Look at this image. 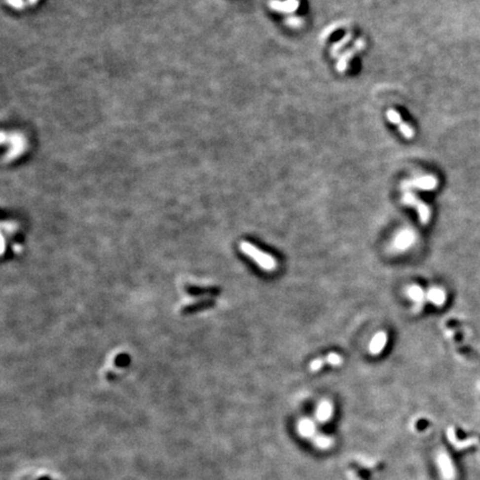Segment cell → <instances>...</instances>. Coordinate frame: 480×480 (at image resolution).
<instances>
[{
	"instance_id": "cell-1",
	"label": "cell",
	"mask_w": 480,
	"mask_h": 480,
	"mask_svg": "<svg viewBox=\"0 0 480 480\" xmlns=\"http://www.w3.org/2000/svg\"><path fill=\"white\" fill-rule=\"evenodd\" d=\"M240 248L245 255H247L248 257L252 258L253 260L256 263H258L263 270L272 271L277 268V261L275 260L274 257L261 252L260 249L255 247L254 245L249 243H241Z\"/></svg>"
},
{
	"instance_id": "cell-2",
	"label": "cell",
	"mask_w": 480,
	"mask_h": 480,
	"mask_svg": "<svg viewBox=\"0 0 480 480\" xmlns=\"http://www.w3.org/2000/svg\"><path fill=\"white\" fill-rule=\"evenodd\" d=\"M404 201L408 205L416 206L418 214H419V219H420L421 223H424V224L428 223L429 218H430V210H429L428 207H427L426 204H424V202H421L419 200H417L412 195H408V193L406 196H405Z\"/></svg>"
},
{
	"instance_id": "cell-3",
	"label": "cell",
	"mask_w": 480,
	"mask_h": 480,
	"mask_svg": "<svg viewBox=\"0 0 480 480\" xmlns=\"http://www.w3.org/2000/svg\"><path fill=\"white\" fill-rule=\"evenodd\" d=\"M415 238V233L411 230L406 229V230L400 231L395 238V247L398 250H406L413 244Z\"/></svg>"
},
{
	"instance_id": "cell-4",
	"label": "cell",
	"mask_w": 480,
	"mask_h": 480,
	"mask_svg": "<svg viewBox=\"0 0 480 480\" xmlns=\"http://www.w3.org/2000/svg\"><path fill=\"white\" fill-rule=\"evenodd\" d=\"M387 340H388V336H387V333L385 332H378L376 336L372 338L370 345H369V351H370V354L373 356L379 355L380 352L384 350Z\"/></svg>"
},
{
	"instance_id": "cell-5",
	"label": "cell",
	"mask_w": 480,
	"mask_h": 480,
	"mask_svg": "<svg viewBox=\"0 0 480 480\" xmlns=\"http://www.w3.org/2000/svg\"><path fill=\"white\" fill-rule=\"evenodd\" d=\"M407 294H408V296L410 297L413 301H416L417 303H422L425 300V298H426L424 290H422V288L419 287V286H417V285L410 286V287H409L408 290H407Z\"/></svg>"
},
{
	"instance_id": "cell-6",
	"label": "cell",
	"mask_w": 480,
	"mask_h": 480,
	"mask_svg": "<svg viewBox=\"0 0 480 480\" xmlns=\"http://www.w3.org/2000/svg\"><path fill=\"white\" fill-rule=\"evenodd\" d=\"M444 298H446V297H444V294H443V290L437 289V288L430 289L428 294H427V299H428L429 301H431L437 306L443 305V301H444Z\"/></svg>"
},
{
	"instance_id": "cell-7",
	"label": "cell",
	"mask_w": 480,
	"mask_h": 480,
	"mask_svg": "<svg viewBox=\"0 0 480 480\" xmlns=\"http://www.w3.org/2000/svg\"><path fill=\"white\" fill-rule=\"evenodd\" d=\"M412 185L420 189H433L436 186V179L433 177H424L413 182Z\"/></svg>"
},
{
	"instance_id": "cell-8",
	"label": "cell",
	"mask_w": 480,
	"mask_h": 480,
	"mask_svg": "<svg viewBox=\"0 0 480 480\" xmlns=\"http://www.w3.org/2000/svg\"><path fill=\"white\" fill-rule=\"evenodd\" d=\"M326 358H327V363L332 366H339V365L342 364L341 356L336 354V352H330Z\"/></svg>"
},
{
	"instance_id": "cell-9",
	"label": "cell",
	"mask_w": 480,
	"mask_h": 480,
	"mask_svg": "<svg viewBox=\"0 0 480 480\" xmlns=\"http://www.w3.org/2000/svg\"><path fill=\"white\" fill-rule=\"evenodd\" d=\"M325 364L327 363V358H317L309 364V369L310 371H318L320 368H323L325 366Z\"/></svg>"
},
{
	"instance_id": "cell-10",
	"label": "cell",
	"mask_w": 480,
	"mask_h": 480,
	"mask_svg": "<svg viewBox=\"0 0 480 480\" xmlns=\"http://www.w3.org/2000/svg\"><path fill=\"white\" fill-rule=\"evenodd\" d=\"M330 411H332V406H330V404H328V403H324V404L321 405V406H320V408H319L318 416H319L320 418H323V419H325V418L329 417V415H330Z\"/></svg>"
}]
</instances>
